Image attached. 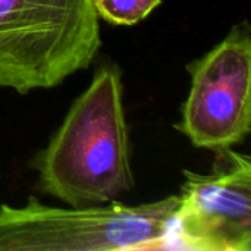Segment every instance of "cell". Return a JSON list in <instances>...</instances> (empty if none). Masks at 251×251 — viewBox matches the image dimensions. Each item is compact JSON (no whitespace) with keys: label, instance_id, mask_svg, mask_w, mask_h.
Masks as SVG:
<instances>
[{"label":"cell","instance_id":"obj_3","mask_svg":"<svg viewBox=\"0 0 251 251\" xmlns=\"http://www.w3.org/2000/svg\"><path fill=\"white\" fill-rule=\"evenodd\" d=\"M179 194L143 203L118 200L50 207L29 199L21 207L0 206V251H118L166 249Z\"/></svg>","mask_w":251,"mask_h":251},{"label":"cell","instance_id":"obj_1","mask_svg":"<svg viewBox=\"0 0 251 251\" xmlns=\"http://www.w3.org/2000/svg\"><path fill=\"white\" fill-rule=\"evenodd\" d=\"M121 71L100 66L37 157L38 185L68 206L118 200L134 185Z\"/></svg>","mask_w":251,"mask_h":251},{"label":"cell","instance_id":"obj_6","mask_svg":"<svg viewBox=\"0 0 251 251\" xmlns=\"http://www.w3.org/2000/svg\"><path fill=\"white\" fill-rule=\"evenodd\" d=\"M100 19L112 25H135L146 19L162 0H91Z\"/></svg>","mask_w":251,"mask_h":251},{"label":"cell","instance_id":"obj_5","mask_svg":"<svg viewBox=\"0 0 251 251\" xmlns=\"http://www.w3.org/2000/svg\"><path fill=\"white\" fill-rule=\"evenodd\" d=\"M210 174L184 171L181 201L166 249L251 251V162L218 151Z\"/></svg>","mask_w":251,"mask_h":251},{"label":"cell","instance_id":"obj_2","mask_svg":"<svg viewBox=\"0 0 251 251\" xmlns=\"http://www.w3.org/2000/svg\"><path fill=\"white\" fill-rule=\"evenodd\" d=\"M99 19L91 0H0V88L49 90L88 68Z\"/></svg>","mask_w":251,"mask_h":251},{"label":"cell","instance_id":"obj_4","mask_svg":"<svg viewBox=\"0 0 251 251\" xmlns=\"http://www.w3.org/2000/svg\"><path fill=\"white\" fill-rule=\"evenodd\" d=\"M188 96L175 128L194 147L215 153L243 143L251 129V34L235 25L203 57L187 66Z\"/></svg>","mask_w":251,"mask_h":251}]
</instances>
